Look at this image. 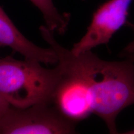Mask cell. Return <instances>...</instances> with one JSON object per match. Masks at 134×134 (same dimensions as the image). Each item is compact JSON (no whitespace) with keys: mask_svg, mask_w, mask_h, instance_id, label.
Here are the masks:
<instances>
[{"mask_svg":"<svg viewBox=\"0 0 134 134\" xmlns=\"http://www.w3.org/2000/svg\"><path fill=\"white\" fill-rule=\"evenodd\" d=\"M9 107V103L0 94V119L4 115L5 113L7 111Z\"/></svg>","mask_w":134,"mask_h":134,"instance_id":"ba28073f","label":"cell"},{"mask_svg":"<svg viewBox=\"0 0 134 134\" xmlns=\"http://www.w3.org/2000/svg\"><path fill=\"white\" fill-rule=\"evenodd\" d=\"M83 1H85V0H83Z\"/></svg>","mask_w":134,"mask_h":134,"instance_id":"7c38bea8","label":"cell"},{"mask_svg":"<svg viewBox=\"0 0 134 134\" xmlns=\"http://www.w3.org/2000/svg\"><path fill=\"white\" fill-rule=\"evenodd\" d=\"M41 63L26 58H0V94L10 105L26 108L38 103H52L62 70L58 65L49 69Z\"/></svg>","mask_w":134,"mask_h":134,"instance_id":"7a4b0ae2","label":"cell"},{"mask_svg":"<svg viewBox=\"0 0 134 134\" xmlns=\"http://www.w3.org/2000/svg\"><path fill=\"white\" fill-rule=\"evenodd\" d=\"M132 0H108L97 9L85 35L71 50L75 55L108 44L127 23Z\"/></svg>","mask_w":134,"mask_h":134,"instance_id":"277c9868","label":"cell"},{"mask_svg":"<svg viewBox=\"0 0 134 134\" xmlns=\"http://www.w3.org/2000/svg\"><path fill=\"white\" fill-rule=\"evenodd\" d=\"M0 47H8L24 58L45 64L57 63V57L52 48L40 47L20 32L0 6Z\"/></svg>","mask_w":134,"mask_h":134,"instance_id":"8992f818","label":"cell"},{"mask_svg":"<svg viewBox=\"0 0 134 134\" xmlns=\"http://www.w3.org/2000/svg\"><path fill=\"white\" fill-rule=\"evenodd\" d=\"M127 57H129V59L131 60V61L133 62V63L134 64V52L132 53H130V54H129L126 55Z\"/></svg>","mask_w":134,"mask_h":134,"instance_id":"30bf717a","label":"cell"},{"mask_svg":"<svg viewBox=\"0 0 134 134\" xmlns=\"http://www.w3.org/2000/svg\"><path fill=\"white\" fill-rule=\"evenodd\" d=\"M134 52V39L127 44V46L124 48V55H127Z\"/></svg>","mask_w":134,"mask_h":134,"instance_id":"9c48e42d","label":"cell"},{"mask_svg":"<svg viewBox=\"0 0 134 134\" xmlns=\"http://www.w3.org/2000/svg\"><path fill=\"white\" fill-rule=\"evenodd\" d=\"M42 14L46 27L50 31L62 34L66 31L70 15L62 13L55 6L53 0H29Z\"/></svg>","mask_w":134,"mask_h":134,"instance_id":"52a82bcc","label":"cell"},{"mask_svg":"<svg viewBox=\"0 0 134 134\" xmlns=\"http://www.w3.org/2000/svg\"><path fill=\"white\" fill-rule=\"evenodd\" d=\"M76 124L53 103H38L26 108L10 105L0 119V134L75 133Z\"/></svg>","mask_w":134,"mask_h":134,"instance_id":"3957f363","label":"cell"},{"mask_svg":"<svg viewBox=\"0 0 134 134\" xmlns=\"http://www.w3.org/2000/svg\"><path fill=\"white\" fill-rule=\"evenodd\" d=\"M39 30L56 53L62 71L79 77L90 87L94 98V114L103 120L110 133H117V117L122 110L134 104L133 62L129 59L105 61L91 50L75 55L58 43L54 33L46 26Z\"/></svg>","mask_w":134,"mask_h":134,"instance_id":"6da1fadb","label":"cell"},{"mask_svg":"<svg viewBox=\"0 0 134 134\" xmlns=\"http://www.w3.org/2000/svg\"><path fill=\"white\" fill-rule=\"evenodd\" d=\"M52 103L75 123L94 113V98L90 87L79 77L63 71L53 93Z\"/></svg>","mask_w":134,"mask_h":134,"instance_id":"5b68a950","label":"cell"},{"mask_svg":"<svg viewBox=\"0 0 134 134\" xmlns=\"http://www.w3.org/2000/svg\"><path fill=\"white\" fill-rule=\"evenodd\" d=\"M125 133L127 134H134V129L129 130V131H127V132H125Z\"/></svg>","mask_w":134,"mask_h":134,"instance_id":"8fae6325","label":"cell"}]
</instances>
